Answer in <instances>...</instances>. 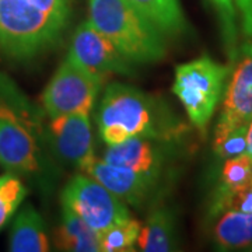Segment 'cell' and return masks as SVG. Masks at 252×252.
<instances>
[{
	"label": "cell",
	"instance_id": "obj_1",
	"mask_svg": "<svg viewBox=\"0 0 252 252\" xmlns=\"http://www.w3.org/2000/svg\"><path fill=\"white\" fill-rule=\"evenodd\" d=\"M48 115L0 72V162L6 171L51 192L61 175L48 133Z\"/></svg>",
	"mask_w": 252,
	"mask_h": 252
},
{
	"label": "cell",
	"instance_id": "obj_2",
	"mask_svg": "<svg viewBox=\"0 0 252 252\" xmlns=\"http://www.w3.org/2000/svg\"><path fill=\"white\" fill-rule=\"evenodd\" d=\"M97 125L107 146L132 137L180 142L188 132L187 124L165 99L119 81L105 87Z\"/></svg>",
	"mask_w": 252,
	"mask_h": 252
},
{
	"label": "cell",
	"instance_id": "obj_3",
	"mask_svg": "<svg viewBox=\"0 0 252 252\" xmlns=\"http://www.w3.org/2000/svg\"><path fill=\"white\" fill-rule=\"evenodd\" d=\"M74 0H0V52L28 61L56 46L67 31Z\"/></svg>",
	"mask_w": 252,
	"mask_h": 252
},
{
	"label": "cell",
	"instance_id": "obj_4",
	"mask_svg": "<svg viewBox=\"0 0 252 252\" xmlns=\"http://www.w3.org/2000/svg\"><path fill=\"white\" fill-rule=\"evenodd\" d=\"M90 23L132 63H156L167 56V38L127 1L89 0Z\"/></svg>",
	"mask_w": 252,
	"mask_h": 252
},
{
	"label": "cell",
	"instance_id": "obj_5",
	"mask_svg": "<svg viewBox=\"0 0 252 252\" xmlns=\"http://www.w3.org/2000/svg\"><path fill=\"white\" fill-rule=\"evenodd\" d=\"M233 64L220 63L210 56L182 63L175 69L172 93L178 97L189 122L202 136L223 99Z\"/></svg>",
	"mask_w": 252,
	"mask_h": 252
},
{
	"label": "cell",
	"instance_id": "obj_6",
	"mask_svg": "<svg viewBox=\"0 0 252 252\" xmlns=\"http://www.w3.org/2000/svg\"><path fill=\"white\" fill-rule=\"evenodd\" d=\"M104 81V77L67 54L42 93V108L48 118L90 114Z\"/></svg>",
	"mask_w": 252,
	"mask_h": 252
},
{
	"label": "cell",
	"instance_id": "obj_7",
	"mask_svg": "<svg viewBox=\"0 0 252 252\" xmlns=\"http://www.w3.org/2000/svg\"><path fill=\"white\" fill-rule=\"evenodd\" d=\"M62 207L80 217L98 234L132 217L124 200L84 172L76 174L64 185Z\"/></svg>",
	"mask_w": 252,
	"mask_h": 252
},
{
	"label": "cell",
	"instance_id": "obj_8",
	"mask_svg": "<svg viewBox=\"0 0 252 252\" xmlns=\"http://www.w3.org/2000/svg\"><path fill=\"white\" fill-rule=\"evenodd\" d=\"M252 121V41L240 45L238 55L227 81L220 115L215 126L213 143L241 127H248Z\"/></svg>",
	"mask_w": 252,
	"mask_h": 252
},
{
	"label": "cell",
	"instance_id": "obj_9",
	"mask_svg": "<svg viewBox=\"0 0 252 252\" xmlns=\"http://www.w3.org/2000/svg\"><path fill=\"white\" fill-rule=\"evenodd\" d=\"M81 172L98 181L127 206L143 209L153 206L162 198L164 180L111 164L102 158L94 157Z\"/></svg>",
	"mask_w": 252,
	"mask_h": 252
},
{
	"label": "cell",
	"instance_id": "obj_10",
	"mask_svg": "<svg viewBox=\"0 0 252 252\" xmlns=\"http://www.w3.org/2000/svg\"><path fill=\"white\" fill-rule=\"evenodd\" d=\"M69 54L104 79L111 74L126 77H132L135 74L133 63L125 58L107 36L99 32L90 20L83 21L76 28Z\"/></svg>",
	"mask_w": 252,
	"mask_h": 252
},
{
	"label": "cell",
	"instance_id": "obj_11",
	"mask_svg": "<svg viewBox=\"0 0 252 252\" xmlns=\"http://www.w3.org/2000/svg\"><path fill=\"white\" fill-rule=\"evenodd\" d=\"M48 133L59 164L74 165L81 172L95 157L90 114L48 118Z\"/></svg>",
	"mask_w": 252,
	"mask_h": 252
},
{
	"label": "cell",
	"instance_id": "obj_12",
	"mask_svg": "<svg viewBox=\"0 0 252 252\" xmlns=\"http://www.w3.org/2000/svg\"><path fill=\"white\" fill-rule=\"evenodd\" d=\"M177 143L171 140L132 137L115 146H108L102 154V160L165 180L167 171L174 162Z\"/></svg>",
	"mask_w": 252,
	"mask_h": 252
},
{
	"label": "cell",
	"instance_id": "obj_13",
	"mask_svg": "<svg viewBox=\"0 0 252 252\" xmlns=\"http://www.w3.org/2000/svg\"><path fill=\"white\" fill-rule=\"evenodd\" d=\"M178 245L174 212L162 203H154L144 224L140 227L137 247L144 252L175 251Z\"/></svg>",
	"mask_w": 252,
	"mask_h": 252
},
{
	"label": "cell",
	"instance_id": "obj_14",
	"mask_svg": "<svg viewBox=\"0 0 252 252\" xmlns=\"http://www.w3.org/2000/svg\"><path fill=\"white\" fill-rule=\"evenodd\" d=\"M51 250L45 223L32 205H26L14 217L9 237V251L46 252Z\"/></svg>",
	"mask_w": 252,
	"mask_h": 252
},
{
	"label": "cell",
	"instance_id": "obj_15",
	"mask_svg": "<svg viewBox=\"0 0 252 252\" xmlns=\"http://www.w3.org/2000/svg\"><path fill=\"white\" fill-rule=\"evenodd\" d=\"M165 38H182L189 24L180 0H127Z\"/></svg>",
	"mask_w": 252,
	"mask_h": 252
},
{
	"label": "cell",
	"instance_id": "obj_16",
	"mask_svg": "<svg viewBox=\"0 0 252 252\" xmlns=\"http://www.w3.org/2000/svg\"><path fill=\"white\" fill-rule=\"evenodd\" d=\"M213 241L221 251L252 247V213L227 210L216 217Z\"/></svg>",
	"mask_w": 252,
	"mask_h": 252
},
{
	"label": "cell",
	"instance_id": "obj_17",
	"mask_svg": "<svg viewBox=\"0 0 252 252\" xmlns=\"http://www.w3.org/2000/svg\"><path fill=\"white\" fill-rule=\"evenodd\" d=\"M59 250L69 252H101L99 234L80 217L62 207V220L55 234Z\"/></svg>",
	"mask_w": 252,
	"mask_h": 252
},
{
	"label": "cell",
	"instance_id": "obj_18",
	"mask_svg": "<svg viewBox=\"0 0 252 252\" xmlns=\"http://www.w3.org/2000/svg\"><path fill=\"white\" fill-rule=\"evenodd\" d=\"M252 182V158L247 153L224 160L213 200L224 198Z\"/></svg>",
	"mask_w": 252,
	"mask_h": 252
},
{
	"label": "cell",
	"instance_id": "obj_19",
	"mask_svg": "<svg viewBox=\"0 0 252 252\" xmlns=\"http://www.w3.org/2000/svg\"><path fill=\"white\" fill-rule=\"evenodd\" d=\"M216 10L219 26H220V35L223 48L227 55L230 64H234L238 49H240V21H238V11L235 0H215L212 3Z\"/></svg>",
	"mask_w": 252,
	"mask_h": 252
},
{
	"label": "cell",
	"instance_id": "obj_20",
	"mask_svg": "<svg viewBox=\"0 0 252 252\" xmlns=\"http://www.w3.org/2000/svg\"><path fill=\"white\" fill-rule=\"evenodd\" d=\"M27 193L24 181L16 172L6 171L0 175V230L16 215Z\"/></svg>",
	"mask_w": 252,
	"mask_h": 252
},
{
	"label": "cell",
	"instance_id": "obj_21",
	"mask_svg": "<svg viewBox=\"0 0 252 252\" xmlns=\"http://www.w3.org/2000/svg\"><path fill=\"white\" fill-rule=\"evenodd\" d=\"M142 224L133 217L109 227L99 234L101 252L133 251Z\"/></svg>",
	"mask_w": 252,
	"mask_h": 252
},
{
	"label": "cell",
	"instance_id": "obj_22",
	"mask_svg": "<svg viewBox=\"0 0 252 252\" xmlns=\"http://www.w3.org/2000/svg\"><path fill=\"white\" fill-rule=\"evenodd\" d=\"M227 210L252 213V182L224 198L213 200L210 203L209 216L210 219H216L219 215H221Z\"/></svg>",
	"mask_w": 252,
	"mask_h": 252
},
{
	"label": "cell",
	"instance_id": "obj_23",
	"mask_svg": "<svg viewBox=\"0 0 252 252\" xmlns=\"http://www.w3.org/2000/svg\"><path fill=\"white\" fill-rule=\"evenodd\" d=\"M247 132L248 127H241L228 133L220 142L213 143V150L219 158L227 160L247 153Z\"/></svg>",
	"mask_w": 252,
	"mask_h": 252
},
{
	"label": "cell",
	"instance_id": "obj_24",
	"mask_svg": "<svg viewBox=\"0 0 252 252\" xmlns=\"http://www.w3.org/2000/svg\"><path fill=\"white\" fill-rule=\"evenodd\" d=\"M240 31L247 39L252 41V0H235Z\"/></svg>",
	"mask_w": 252,
	"mask_h": 252
},
{
	"label": "cell",
	"instance_id": "obj_25",
	"mask_svg": "<svg viewBox=\"0 0 252 252\" xmlns=\"http://www.w3.org/2000/svg\"><path fill=\"white\" fill-rule=\"evenodd\" d=\"M247 154L252 158V121L248 126V132H247Z\"/></svg>",
	"mask_w": 252,
	"mask_h": 252
},
{
	"label": "cell",
	"instance_id": "obj_26",
	"mask_svg": "<svg viewBox=\"0 0 252 252\" xmlns=\"http://www.w3.org/2000/svg\"><path fill=\"white\" fill-rule=\"evenodd\" d=\"M210 1H212V3H213V1H215V0H210Z\"/></svg>",
	"mask_w": 252,
	"mask_h": 252
}]
</instances>
